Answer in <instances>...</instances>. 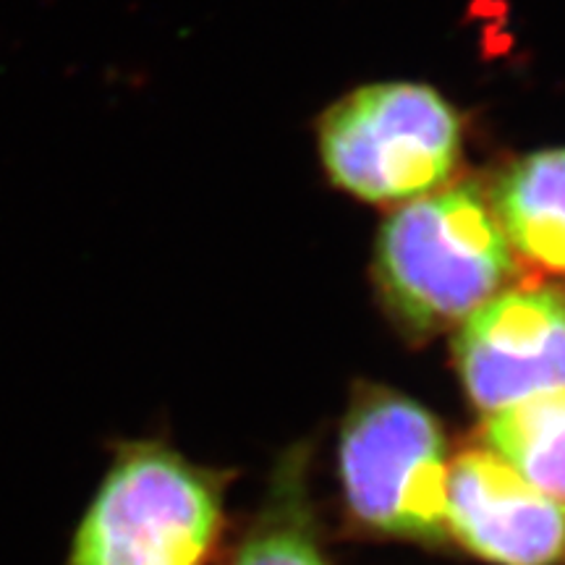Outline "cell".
Returning a JSON list of instances; mask_svg holds the SVG:
<instances>
[{
    "label": "cell",
    "mask_w": 565,
    "mask_h": 565,
    "mask_svg": "<svg viewBox=\"0 0 565 565\" xmlns=\"http://www.w3.org/2000/svg\"><path fill=\"white\" fill-rule=\"evenodd\" d=\"M513 259L490 192L454 183L387 217L377 238V282L408 330L435 333L500 294Z\"/></svg>",
    "instance_id": "6da1fadb"
},
{
    "label": "cell",
    "mask_w": 565,
    "mask_h": 565,
    "mask_svg": "<svg viewBox=\"0 0 565 565\" xmlns=\"http://www.w3.org/2000/svg\"><path fill=\"white\" fill-rule=\"evenodd\" d=\"M490 200L513 257L565 275V150H542L513 162Z\"/></svg>",
    "instance_id": "52a82bcc"
},
{
    "label": "cell",
    "mask_w": 565,
    "mask_h": 565,
    "mask_svg": "<svg viewBox=\"0 0 565 565\" xmlns=\"http://www.w3.org/2000/svg\"><path fill=\"white\" fill-rule=\"evenodd\" d=\"M320 152L335 186L359 200L412 202L454 175L461 118L424 84H370L328 110Z\"/></svg>",
    "instance_id": "3957f363"
},
{
    "label": "cell",
    "mask_w": 565,
    "mask_h": 565,
    "mask_svg": "<svg viewBox=\"0 0 565 565\" xmlns=\"http://www.w3.org/2000/svg\"><path fill=\"white\" fill-rule=\"evenodd\" d=\"M301 463H286L270 503L246 536L233 565H328L317 547Z\"/></svg>",
    "instance_id": "9c48e42d"
},
{
    "label": "cell",
    "mask_w": 565,
    "mask_h": 565,
    "mask_svg": "<svg viewBox=\"0 0 565 565\" xmlns=\"http://www.w3.org/2000/svg\"><path fill=\"white\" fill-rule=\"evenodd\" d=\"M221 487L162 445H126L84 513L66 565H202Z\"/></svg>",
    "instance_id": "7a4b0ae2"
},
{
    "label": "cell",
    "mask_w": 565,
    "mask_h": 565,
    "mask_svg": "<svg viewBox=\"0 0 565 565\" xmlns=\"http://www.w3.org/2000/svg\"><path fill=\"white\" fill-rule=\"evenodd\" d=\"M484 443L529 484L565 503V391L492 412Z\"/></svg>",
    "instance_id": "ba28073f"
},
{
    "label": "cell",
    "mask_w": 565,
    "mask_h": 565,
    "mask_svg": "<svg viewBox=\"0 0 565 565\" xmlns=\"http://www.w3.org/2000/svg\"><path fill=\"white\" fill-rule=\"evenodd\" d=\"M456 356L466 391L487 414L565 391V294L553 286L494 294L463 320Z\"/></svg>",
    "instance_id": "5b68a950"
},
{
    "label": "cell",
    "mask_w": 565,
    "mask_h": 565,
    "mask_svg": "<svg viewBox=\"0 0 565 565\" xmlns=\"http://www.w3.org/2000/svg\"><path fill=\"white\" fill-rule=\"evenodd\" d=\"M448 532L494 565L565 557V503L529 484L492 450H466L448 471Z\"/></svg>",
    "instance_id": "8992f818"
},
{
    "label": "cell",
    "mask_w": 565,
    "mask_h": 565,
    "mask_svg": "<svg viewBox=\"0 0 565 565\" xmlns=\"http://www.w3.org/2000/svg\"><path fill=\"white\" fill-rule=\"evenodd\" d=\"M448 471L433 414L385 387L356 395L341 433V477L362 524L404 540H445Z\"/></svg>",
    "instance_id": "277c9868"
}]
</instances>
